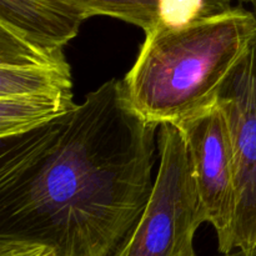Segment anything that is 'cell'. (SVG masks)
I'll list each match as a JSON object with an SVG mask.
<instances>
[{
	"mask_svg": "<svg viewBox=\"0 0 256 256\" xmlns=\"http://www.w3.org/2000/svg\"><path fill=\"white\" fill-rule=\"evenodd\" d=\"M95 16L74 0H0V22L50 46L64 48Z\"/></svg>",
	"mask_w": 256,
	"mask_h": 256,
	"instance_id": "7",
	"label": "cell"
},
{
	"mask_svg": "<svg viewBox=\"0 0 256 256\" xmlns=\"http://www.w3.org/2000/svg\"><path fill=\"white\" fill-rule=\"evenodd\" d=\"M192 162L205 222L216 232L222 252L235 212V169L232 140L218 102L178 122Z\"/></svg>",
	"mask_w": 256,
	"mask_h": 256,
	"instance_id": "6",
	"label": "cell"
},
{
	"mask_svg": "<svg viewBox=\"0 0 256 256\" xmlns=\"http://www.w3.org/2000/svg\"><path fill=\"white\" fill-rule=\"evenodd\" d=\"M232 0H158V22L182 26L232 9Z\"/></svg>",
	"mask_w": 256,
	"mask_h": 256,
	"instance_id": "8",
	"label": "cell"
},
{
	"mask_svg": "<svg viewBox=\"0 0 256 256\" xmlns=\"http://www.w3.org/2000/svg\"><path fill=\"white\" fill-rule=\"evenodd\" d=\"M159 168L142 216L112 256H196L194 238L205 216L184 136L160 125Z\"/></svg>",
	"mask_w": 256,
	"mask_h": 256,
	"instance_id": "4",
	"label": "cell"
},
{
	"mask_svg": "<svg viewBox=\"0 0 256 256\" xmlns=\"http://www.w3.org/2000/svg\"><path fill=\"white\" fill-rule=\"evenodd\" d=\"M0 256H56L50 248L36 242L0 239Z\"/></svg>",
	"mask_w": 256,
	"mask_h": 256,
	"instance_id": "10",
	"label": "cell"
},
{
	"mask_svg": "<svg viewBox=\"0 0 256 256\" xmlns=\"http://www.w3.org/2000/svg\"><path fill=\"white\" fill-rule=\"evenodd\" d=\"M220 256H256V250L254 252H244V250H234L229 254H222Z\"/></svg>",
	"mask_w": 256,
	"mask_h": 256,
	"instance_id": "11",
	"label": "cell"
},
{
	"mask_svg": "<svg viewBox=\"0 0 256 256\" xmlns=\"http://www.w3.org/2000/svg\"><path fill=\"white\" fill-rule=\"evenodd\" d=\"M216 102L229 129L234 154L235 212L222 254L256 250V39Z\"/></svg>",
	"mask_w": 256,
	"mask_h": 256,
	"instance_id": "5",
	"label": "cell"
},
{
	"mask_svg": "<svg viewBox=\"0 0 256 256\" xmlns=\"http://www.w3.org/2000/svg\"><path fill=\"white\" fill-rule=\"evenodd\" d=\"M256 39L252 10L235 6L182 26L156 24L122 82L125 96L160 126L212 106Z\"/></svg>",
	"mask_w": 256,
	"mask_h": 256,
	"instance_id": "2",
	"label": "cell"
},
{
	"mask_svg": "<svg viewBox=\"0 0 256 256\" xmlns=\"http://www.w3.org/2000/svg\"><path fill=\"white\" fill-rule=\"evenodd\" d=\"M92 12L149 32L158 22V0H74Z\"/></svg>",
	"mask_w": 256,
	"mask_h": 256,
	"instance_id": "9",
	"label": "cell"
},
{
	"mask_svg": "<svg viewBox=\"0 0 256 256\" xmlns=\"http://www.w3.org/2000/svg\"><path fill=\"white\" fill-rule=\"evenodd\" d=\"M158 128L112 79L66 114L0 139V239L114 255L152 194Z\"/></svg>",
	"mask_w": 256,
	"mask_h": 256,
	"instance_id": "1",
	"label": "cell"
},
{
	"mask_svg": "<svg viewBox=\"0 0 256 256\" xmlns=\"http://www.w3.org/2000/svg\"><path fill=\"white\" fill-rule=\"evenodd\" d=\"M242 2H248V0H242Z\"/></svg>",
	"mask_w": 256,
	"mask_h": 256,
	"instance_id": "13",
	"label": "cell"
},
{
	"mask_svg": "<svg viewBox=\"0 0 256 256\" xmlns=\"http://www.w3.org/2000/svg\"><path fill=\"white\" fill-rule=\"evenodd\" d=\"M62 48L0 22V139L34 130L75 106Z\"/></svg>",
	"mask_w": 256,
	"mask_h": 256,
	"instance_id": "3",
	"label": "cell"
},
{
	"mask_svg": "<svg viewBox=\"0 0 256 256\" xmlns=\"http://www.w3.org/2000/svg\"><path fill=\"white\" fill-rule=\"evenodd\" d=\"M248 2H250V4H252V12H254L255 16H256V0H248Z\"/></svg>",
	"mask_w": 256,
	"mask_h": 256,
	"instance_id": "12",
	"label": "cell"
}]
</instances>
